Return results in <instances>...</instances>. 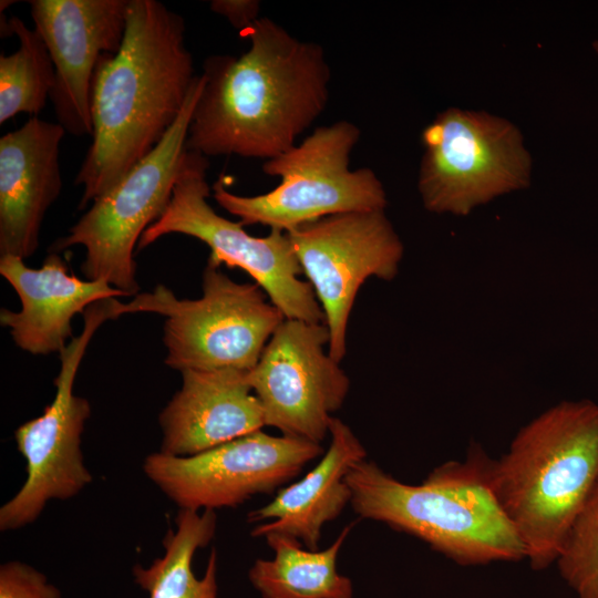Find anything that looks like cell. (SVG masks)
I'll list each match as a JSON object with an SVG mask.
<instances>
[{
  "label": "cell",
  "instance_id": "obj_7",
  "mask_svg": "<svg viewBox=\"0 0 598 598\" xmlns=\"http://www.w3.org/2000/svg\"><path fill=\"white\" fill-rule=\"evenodd\" d=\"M203 86V75H196L179 116L156 147L94 199L68 235L51 246L54 252L72 246L84 247L81 270L85 279L104 280L128 297L137 295L134 250L143 233L161 217L171 200Z\"/></svg>",
  "mask_w": 598,
  "mask_h": 598
},
{
  "label": "cell",
  "instance_id": "obj_16",
  "mask_svg": "<svg viewBox=\"0 0 598 598\" xmlns=\"http://www.w3.org/2000/svg\"><path fill=\"white\" fill-rule=\"evenodd\" d=\"M181 374V389L158 416L159 452L192 456L266 426L248 371L227 368Z\"/></svg>",
  "mask_w": 598,
  "mask_h": 598
},
{
  "label": "cell",
  "instance_id": "obj_2",
  "mask_svg": "<svg viewBox=\"0 0 598 598\" xmlns=\"http://www.w3.org/2000/svg\"><path fill=\"white\" fill-rule=\"evenodd\" d=\"M181 14L156 0H128L115 54L95 69L92 143L74 184L79 209L111 189L162 141L179 116L196 78Z\"/></svg>",
  "mask_w": 598,
  "mask_h": 598
},
{
  "label": "cell",
  "instance_id": "obj_17",
  "mask_svg": "<svg viewBox=\"0 0 598 598\" xmlns=\"http://www.w3.org/2000/svg\"><path fill=\"white\" fill-rule=\"evenodd\" d=\"M0 274L19 296L21 309L2 308L0 322L14 343L31 354L61 352L72 339V318L100 300L128 297L104 280L71 274L59 252L51 251L41 268L22 258L0 256Z\"/></svg>",
  "mask_w": 598,
  "mask_h": 598
},
{
  "label": "cell",
  "instance_id": "obj_9",
  "mask_svg": "<svg viewBox=\"0 0 598 598\" xmlns=\"http://www.w3.org/2000/svg\"><path fill=\"white\" fill-rule=\"evenodd\" d=\"M422 144L417 188L429 212L467 215L529 185L530 154L506 118L451 107L423 130Z\"/></svg>",
  "mask_w": 598,
  "mask_h": 598
},
{
  "label": "cell",
  "instance_id": "obj_24",
  "mask_svg": "<svg viewBox=\"0 0 598 598\" xmlns=\"http://www.w3.org/2000/svg\"><path fill=\"white\" fill-rule=\"evenodd\" d=\"M209 7L212 11L227 19L239 32L260 18L258 0H213Z\"/></svg>",
  "mask_w": 598,
  "mask_h": 598
},
{
  "label": "cell",
  "instance_id": "obj_21",
  "mask_svg": "<svg viewBox=\"0 0 598 598\" xmlns=\"http://www.w3.org/2000/svg\"><path fill=\"white\" fill-rule=\"evenodd\" d=\"M19 48L0 56V123L19 113L37 115L45 106L55 84V70L48 48L37 32L18 17L6 23Z\"/></svg>",
  "mask_w": 598,
  "mask_h": 598
},
{
  "label": "cell",
  "instance_id": "obj_5",
  "mask_svg": "<svg viewBox=\"0 0 598 598\" xmlns=\"http://www.w3.org/2000/svg\"><path fill=\"white\" fill-rule=\"evenodd\" d=\"M361 130L347 120L319 126L299 144L265 161L262 172L280 178L256 196L230 193L220 176L213 197L244 226L264 225L289 233L320 218L353 212L384 210L385 189L368 167L350 169Z\"/></svg>",
  "mask_w": 598,
  "mask_h": 598
},
{
  "label": "cell",
  "instance_id": "obj_22",
  "mask_svg": "<svg viewBox=\"0 0 598 598\" xmlns=\"http://www.w3.org/2000/svg\"><path fill=\"white\" fill-rule=\"evenodd\" d=\"M555 565L577 598H598V484L574 523Z\"/></svg>",
  "mask_w": 598,
  "mask_h": 598
},
{
  "label": "cell",
  "instance_id": "obj_6",
  "mask_svg": "<svg viewBox=\"0 0 598 598\" xmlns=\"http://www.w3.org/2000/svg\"><path fill=\"white\" fill-rule=\"evenodd\" d=\"M266 297L256 282L238 283L219 267L207 264L199 299H178L159 285L127 303L118 302L117 313L164 316L165 364L174 370L249 371L286 319Z\"/></svg>",
  "mask_w": 598,
  "mask_h": 598
},
{
  "label": "cell",
  "instance_id": "obj_13",
  "mask_svg": "<svg viewBox=\"0 0 598 598\" xmlns=\"http://www.w3.org/2000/svg\"><path fill=\"white\" fill-rule=\"evenodd\" d=\"M326 323L285 319L264 348L248 382L265 425L281 435L320 444L344 403L350 379L331 358Z\"/></svg>",
  "mask_w": 598,
  "mask_h": 598
},
{
  "label": "cell",
  "instance_id": "obj_23",
  "mask_svg": "<svg viewBox=\"0 0 598 598\" xmlns=\"http://www.w3.org/2000/svg\"><path fill=\"white\" fill-rule=\"evenodd\" d=\"M0 598H62L60 589L33 566L9 560L0 566Z\"/></svg>",
  "mask_w": 598,
  "mask_h": 598
},
{
  "label": "cell",
  "instance_id": "obj_4",
  "mask_svg": "<svg viewBox=\"0 0 598 598\" xmlns=\"http://www.w3.org/2000/svg\"><path fill=\"white\" fill-rule=\"evenodd\" d=\"M598 484V404L563 401L515 435L491 468L492 489L530 567L555 565Z\"/></svg>",
  "mask_w": 598,
  "mask_h": 598
},
{
  "label": "cell",
  "instance_id": "obj_14",
  "mask_svg": "<svg viewBox=\"0 0 598 598\" xmlns=\"http://www.w3.org/2000/svg\"><path fill=\"white\" fill-rule=\"evenodd\" d=\"M31 18L55 70L50 99L65 132L92 135L91 95L96 65L120 50L128 0H32Z\"/></svg>",
  "mask_w": 598,
  "mask_h": 598
},
{
  "label": "cell",
  "instance_id": "obj_3",
  "mask_svg": "<svg viewBox=\"0 0 598 598\" xmlns=\"http://www.w3.org/2000/svg\"><path fill=\"white\" fill-rule=\"evenodd\" d=\"M492 463L472 443L463 461L445 462L412 485L364 458L347 475L350 505L360 518L414 536L461 566L524 560L525 547L492 489Z\"/></svg>",
  "mask_w": 598,
  "mask_h": 598
},
{
  "label": "cell",
  "instance_id": "obj_1",
  "mask_svg": "<svg viewBox=\"0 0 598 598\" xmlns=\"http://www.w3.org/2000/svg\"><path fill=\"white\" fill-rule=\"evenodd\" d=\"M240 34L249 41L245 53L204 61L186 148L205 157L267 161L295 146L324 111L331 72L320 44L295 38L269 18Z\"/></svg>",
  "mask_w": 598,
  "mask_h": 598
},
{
  "label": "cell",
  "instance_id": "obj_18",
  "mask_svg": "<svg viewBox=\"0 0 598 598\" xmlns=\"http://www.w3.org/2000/svg\"><path fill=\"white\" fill-rule=\"evenodd\" d=\"M329 436V447L311 471L278 489L267 505L248 513L247 522L256 524L252 537L283 534L308 549H319L323 526L351 502L347 475L367 458L364 446L340 419L333 417Z\"/></svg>",
  "mask_w": 598,
  "mask_h": 598
},
{
  "label": "cell",
  "instance_id": "obj_11",
  "mask_svg": "<svg viewBox=\"0 0 598 598\" xmlns=\"http://www.w3.org/2000/svg\"><path fill=\"white\" fill-rule=\"evenodd\" d=\"M322 453L318 443L259 430L192 456L152 453L143 471L179 509L215 511L272 494Z\"/></svg>",
  "mask_w": 598,
  "mask_h": 598
},
{
  "label": "cell",
  "instance_id": "obj_12",
  "mask_svg": "<svg viewBox=\"0 0 598 598\" xmlns=\"http://www.w3.org/2000/svg\"><path fill=\"white\" fill-rule=\"evenodd\" d=\"M324 313L328 352L341 363L355 297L370 277L392 280L403 244L384 210L337 214L287 233Z\"/></svg>",
  "mask_w": 598,
  "mask_h": 598
},
{
  "label": "cell",
  "instance_id": "obj_10",
  "mask_svg": "<svg viewBox=\"0 0 598 598\" xmlns=\"http://www.w3.org/2000/svg\"><path fill=\"white\" fill-rule=\"evenodd\" d=\"M84 326L59 353L61 369L55 395L44 412L14 432L18 451L27 463V478L0 508V530L11 532L34 523L50 501H66L93 480L84 463L81 436L91 415L85 398L73 393L74 380L95 331L115 319L113 299L94 302L82 313Z\"/></svg>",
  "mask_w": 598,
  "mask_h": 598
},
{
  "label": "cell",
  "instance_id": "obj_8",
  "mask_svg": "<svg viewBox=\"0 0 598 598\" xmlns=\"http://www.w3.org/2000/svg\"><path fill=\"white\" fill-rule=\"evenodd\" d=\"M208 165L207 157L187 150L167 207L143 233L136 249L169 234L194 237L209 247L207 264L246 271L286 319L326 323L312 286L299 278L303 272L288 234L270 229L267 236L255 237L207 203Z\"/></svg>",
  "mask_w": 598,
  "mask_h": 598
},
{
  "label": "cell",
  "instance_id": "obj_15",
  "mask_svg": "<svg viewBox=\"0 0 598 598\" xmlns=\"http://www.w3.org/2000/svg\"><path fill=\"white\" fill-rule=\"evenodd\" d=\"M65 130L31 116L0 138V256L25 259L38 246L47 210L61 188Z\"/></svg>",
  "mask_w": 598,
  "mask_h": 598
},
{
  "label": "cell",
  "instance_id": "obj_20",
  "mask_svg": "<svg viewBox=\"0 0 598 598\" xmlns=\"http://www.w3.org/2000/svg\"><path fill=\"white\" fill-rule=\"evenodd\" d=\"M175 530L169 529L163 538L164 554L147 567L135 564L133 578L150 598H218L216 548L209 554L204 575L198 578L193 570L194 555L205 548L216 533L215 511L203 513L179 509L175 517Z\"/></svg>",
  "mask_w": 598,
  "mask_h": 598
},
{
  "label": "cell",
  "instance_id": "obj_25",
  "mask_svg": "<svg viewBox=\"0 0 598 598\" xmlns=\"http://www.w3.org/2000/svg\"><path fill=\"white\" fill-rule=\"evenodd\" d=\"M594 50H595L596 53L598 54V41H595V42H594Z\"/></svg>",
  "mask_w": 598,
  "mask_h": 598
},
{
  "label": "cell",
  "instance_id": "obj_19",
  "mask_svg": "<svg viewBox=\"0 0 598 598\" xmlns=\"http://www.w3.org/2000/svg\"><path fill=\"white\" fill-rule=\"evenodd\" d=\"M354 523L347 525L324 549H308L277 533L265 536L272 559L258 558L248 579L261 598H353L352 580L337 569V560Z\"/></svg>",
  "mask_w": 598,
  "mask_h": 598
}]
</instances>
